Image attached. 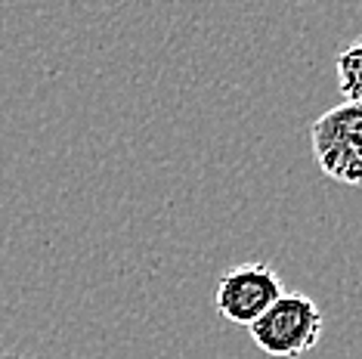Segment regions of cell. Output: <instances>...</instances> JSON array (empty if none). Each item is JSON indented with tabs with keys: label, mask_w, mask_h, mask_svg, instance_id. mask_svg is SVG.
<instances>
[{
	"label": "cell",
	"mask_w": 362,
	"mask_h": 359,
	"mask_svg": "<svg viewBox=\"0 0 362 359\" xmlns=\"http://www.w3.org/2000/svg\"><path fill=\"white\" fill-rule=\"evenodd\" d=\"M322 322V310L316 300L298 291H285L257 322L248 325V334L267 356L298 359L319 344Z\"/></svg>",
	"instance_id": "1"
},
{
	"label": "cell",
	"mask_w": 362,
	"mask_h": 359,
	"mask_svg": "<svg viewBox=\"0 0 362 359\" xmlns=\"http://www.w3.org/2000/svg\"><path fill=\"white\" fill-rule=\"evenodd\" d=\"M310 146L319 170L344 186H362V105L341 102L310 127Z\"/></svg>",
	"instance_id": "2"
},
{
	"label": "cell",
	"mask_w": 362,
	"mask_h": 359,
	"mask_svg": "<svg viewBox=\"0 0 362 359\" xmlns=\"http://www.w3.org/2000/svg\"><path fill=\"white\" fill-rule=\"evenodd\" d=\"M282 295H285V288L276 269L269 264H263V260H248V264H238L220 276L214 307H217V313L229 325L248 329Z\"/></svg>",
	"instance_id": "3"
},
{
	"label": "cell",
	"mask_w": 362,
	"mask_h": 359,
	"mask_svg": "<svg viewBox=\"0 0 362 359\" xmlns=\"http://www.w3.org/2000/svg\"><path fill=\"white\" fill-rule=\"evenodd\" d=\"M337 90L347 102L362 105V37L337 56Z\"/></svg>",
	"instance_id": "4"
},
{
	"label": "cell",
	"mask_w": 362,
	"mask_h": 359,
	"mask_svg": "<svg viewBox=\"0 0 362 359\" xmlns=\"http://www.w3.org/2000/svg\"><path fill=\"white\" fill-rule=\"evenodd\" d=\"M0 359H25V356H19V353H6V350H0Z\"/></svg>",
	"instance_id": "5"
}]
</instances>
